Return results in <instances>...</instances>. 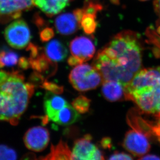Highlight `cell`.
<instances>
[{
	"label": "cell",
	"instance_id": "obj_26",
	"mask_svg": "<svg viewBox=\"0 0 160 160\" xmlns=\"http://www.w3.org/2000/svg\"><path fill=\"white\" fill-rule=\"evenodd\" d=\"M30 80V82L33 84L34 86L41 87L45 79H44L42 74L35 71L33 72V74H31Z\"/></svg>",
	"mask_w": 160,
	"mask_h": 160
},
{
	"label": "cell",
	"instance_id": "obj_34",
	"mask_svg": "<svg viewBox=\"0 0 160 160\" xmlns=\"http://www.w3.org/2000/svg\"><path fill=\"white\" fill-rule=\"evenodd\" d=\"M159 124L157 125H155L153 128V131L156 133V135L158 137L159 141H160V120L159 121Z\"/></svg>",
	"mask_w": 160,
	"mask_h": 160
},
{
	"label": "cell",
	"instance_id": "obj_16",
	"mask_svg": "<svg viewBox=\"0 0 160 160\" xmlns=\"http://www.w3.org/2000/svg\"><path fill=\"white\" fill-rule=\"evenodd\" d=\"M29 61L32 69L41 74H46L48 77L53 75L57 70L55 62L50 60L45 54L38 55L35 58H30Z\"/></svg>",
	"mask_w": 160,
	"mask_h": 160
},
{
	"label": "cell",
	"instance_id": "obj_32",
	"mask_svg": "<svg viewBox=\"0 0 160 160\" xmlns=\"http://www.w3.org/2000/svg\"><path fill=\"white\" fill-rule=\"evenodd\" d=\"M141 160H160V158L155 155L149 154L147 156H142V157L140 158Z\"/></svg>",
	"mask_w": 160,
	"mask_h": 160
},
{
	"label": "cell",
	"instance_id": "obj_28",
	"mask_svg": "<svg viewBox=\"0 0 160 160\" xmlns=\"http://www.w3.org/2000/svg\"><path fill=\"white\" fill-rule=\"evenodd\" d=\"M154 11L157 15L158 19L157 20L158 31L160 34V0H155L153 3Z\"/></svg>",
	"mask_w": 160,
	"mask_h": 160
},
{
	"label": "cell",
	"instance_id": "obj_23",
	"mask_svg": "<svg viewBox=\"0 0 160 160\" xmlns=\"http://www.w3.org/2000/svg\"><path fill=\"white\" fill-rule=\"evenodd\" d=\"M90 100L83 95H80L72 101V107L79 113H84L88 112L90 106Z\"/></svg>",
	"mask_w": 160,
	"mask_h": 160
},
{
	"label": "cell",
	"instance_id": "obj_33",
	"mask_svg": "<svg viewBox=\"0 0 160 160\" xmlns=\"http://www.w3.org/2000/svg\"><path fill=\"white\" fill-rule=\"evenodd\" d=\"M101 145L104 148H108L111 146V141L110 139H108L107 138H104L102 141Z\"/></svg>",
	"mask_w": 160,
	"mask_h": 160
},
{
	"label": "cell",
	"instance_id": "obj_15",
	"mask_svg": "<svg viewBox=\"0 0 160 160\" xmlns=\"http://www.w3.org/2000/svg\"><path fill=\"white\" fill-rule=\"evenodd\" d=\"M102 92L103 97L108 101L116 102L126 99L125 88L120 82L113 80L103 82Z\"/></svg>",
	"mask_w": 160,
	"mask_h": 160
},
{
	"label": "cell",
	"instance_id": "obj_19",
	"mask_svg": "<svg viewBox=\"0 0 160 160\" xmlns=\"http://www.w3.org/2000/svg\"><path fill=\"white\" fill-rule=\"evenodd\" d=\"M42 160H72V152L67 142L61 140L56 146L52 145L51 151Z\"/></svg>",
	"mask_w": 160,
	"mask_h": 160
},
{
	"label": "cell",
	"instance_id": "obj_31",
	"mask_svg": "<svg viewBox=\"0 0 160 160\" xmlns=\"http://www.w3.org/2000/svg\"><path fill=\"white\" fill-rule=\"evenodd\" d=\"M53 36V32H50V30H45L41 34V39L43 42L48 41Z\"/></svg>",
	"mask_w": 160,
	"mask_h": 160
},
{
	"label": "cell",
	"instance_id": "obj_27",
	"mask_svg": "<svg viewBox=\"0 0 160 160\" xmlns=\"http://www.w3.org/2000/svg\"><path fill=\"white\" fill-rule=\"evenodd\" d=\"M109 159L114 160H132L133 158L130 155L126 154L125 153L116 152L114 154H112Z\"/></svg>",
	"mask_w": 160,
	"mask_h": 160
},
{
	"label": "cell",
	"instance_id": "obj_14",
	"mask_svg": "<svg viewBox=\"0 0 160 160\" xmlns=\"http://www.w3.org/2000/svg\"><path fill=\"white\" fill-rule=\"evenodd\" d=\"M68 104L67 101L62 97L52 92H47L44 100V107L49 120L54 122L60 110Z\"/></svg>",
	"mask_w": 160,
	"mask_h": 160
},
{
	"label": "cell",
	"instance_id": "obj_3",
	"mask_svg": "<svg viewBox=\"0 0 160 160\" xmlns=\"http://www.w3.org/2000/svg\"><path fill=\"white\" fill-rule=\"evenodd\" d=\"M92 65L100 72L103 82L116 81L122 83L124 87L130 83L134 75L120 62L115 53L107 46L98 52Z\"/></svg>",
	"mask_w": 160,
	"mask_h": 160
},
{
	"label": "cell",
	"instance_id": "obj_21",
	"mask_svg": "<svg viewBox=\"0 0 160 160\" xmlns=\"http://www.w3.org/2000/svg\"><path fill=\"white\" fill-rule=\"evenodd\" d=\"M83 15L80 20V26L85 33L88 34H92L95 31L97 23L95 19L96 14L86 12L83 11Z\"/></svg>",
	"mask_w": 160,
	"mask_h": 160
},
{
	"label": "cell",
	"instance_id": "obj_7",
	"mask_svg": "<svg viewBox=\"0 0 160 160\" xmlns=\"http://www.w3.org/2000/svg\"><path fill=\"white\" fill-rule=\"evenodd\" d=\"M92 137L86 135L74 142L72 160H99L104 159L101 151L91 142Z\"/></svg>",
	"mask_w": 160,
	"mask_h": 160
},
{
	"label": "cell",
	"instance_id": "obj_6",
	"mask_svg": "<svg viewBox=\"0 0 160 160\" xmlns=\"http://www.w3.org/2000/svg\"><path fill=\"white\" fill-rule=\"evenodd\" d=\"M4 37L11 47L22 49L29 45L31 36L27 23L23 20L17 19L5 29Z\"/></svg>",
	"mask_w": 160,
	"mask_h": 160
},
{
	"label": "cell",
	"instance_id": "obj_24",
	"mask_svg": "<svg viewBox=\"0 0 160 160\" xmlns=\"http://www.w3.org/2000/svg\"><path fill=\"white\" fill-rule=\"evenodd\" d=\"M17 158L14 150L5 145H0V160H15Z\"/></svg>",
	"mask_w": 160,
	"mask_h": 160
},
{
	"label": "cell",
	"instance_id": "obj_35",
	"mask_svg": "<svg viewBox=\"0 0 160 160\" xmlns=\"http://www.w3.org/2000/svg\"><path fill=\"white\" fill-rule=\"evenodd\" d=\"M139 1H148V0H139Z\"/></svg>",
	"mask_w": 160,
	"mask_h": 160
},
{
	"label": "cell",
	"instance_id": "obj_8",
	"mask_svg": "<svg viewBox=\"0 0 160 160\" xmlns=\"http://www.w3.org/2000/svg\"><path fill=\"white\" fill-rule=\"evenodd\" d=\"M159 88H147L132 92L127 100L135 102L143 112L156 115Z\"/></svg>",
	"mask_w": 160,
	"mask_h": 160
},
{
	"label": "cell",
	"instance_id": "obj_4",
	"mask_svg": "<svg viewBox=\"0 0 160 160\" xmlns=\"http://www.w3.org/2000/svg\"><path fill=\"white\" fill-rule=\"evenodd\" d=\"M69 80L72 86L81 92L95 89L103 82L100 72L88 64L76 66L70 72Z\"/></svg>",
	"mask_w": 160,
	"mask_h": 160
},
{
	"label": "cell",
	"instance_id": "obj_22",
	"mask_svg": "<svg viewBox=\"0 0 160 160\" xmlns=\"http://www.w3.org/2000/svg\"><path fill=\"white\" fill-rule=\"evenodd\" d=\"M18 61L17 53L6 49H0V68L15 65Z\"/></svg>",
	"mask_w": 160,
	"mask_h": 160
},
{
	"label": "cell",
	"instance_id": "obj_10",
	"mask_svg": "<svg viewBox=\"0 0 160 160\" xmlns=\"http://www.w3.org/2000/svg\"><path fill=\"white\" fill-rule=\"evenodd\" d=\"M26 147L35 152L42 151L47 147L50 141V135L47 128L35 127L28 130L23 138Z\"/></svg>",
	"mask_w": 160,
	"mask_h": 160
},
{
	"label": "cell",
	"instance_id": "obj_5",
	"mask_svg": "<svg viewBox=\"0 0 160 160\" xmlns=\"http://www.w3.org/2000/svg\"><path fill=\"white\" fill-rule=\"evenodd\" d=\"M125 98L136 91L147 88H160V67L145 68L136 72L125 87Z\"/></svg>",
	"mask_w": 160,
	"mask_h": 160
},
{
	"label": "cell",
	"instance_id": "obj_13",
	"mask_svg": "<svg viewBox=\"0 0 160 160\" xmlns=\"http://www.w3.org/2000/svg\"><path fill=\"white\" fill-rule=\"evenodd\" d=\"M33 5V0H0V18L9 16L17 18Z\"/></svg>",
	"mask_w": 160,
	"mask_h": 160
},
{
	"label": "cell",
	"instance_id": "obj_25",
	"mask_svg": "<svg viewBox=\"0 0 160 160\" xmlns=\"http://www.w3.org/2000/svg\"><path fill=\"white\" fill-rule=\"evenodd\" d=\"M41 87L54 94H61L63 92V87L56 83L45 80Z\"/></svg>",
	"mask_w": 160,
	"mask_h": 160
},
{
	"label": "cell",
	"instance_id": "obj_17",
	"mask_svg": "<svg viewBox=\"0 0 160 160\" xmlns=\"http://www.w3.org/2000/svg\"><path fill=\"white\" fill-rule=\"evenodd\" d=\"M70 0H33V3L48 15L59 14L69 4Z\"/></svg>",
	"mask_w": 160,
	"mask_h": 160
},
{
	"label": "cell",
	"instance_id": "obj_18",
	"mask_svg": "<svg viewBox=\"0 0 160 160\" xmlns=\"http://www.w3.org/2000/svg\"><path fill=\"white\" fill-rule=\"evenodd\" d=\"M45 52L46 56L52 62H61L66 59L68 50L61 41L54 39L45 46Z\"/></svg>",
	"mask_w": 160,
	"mask_h": 160
},
{
	"label": "cell",
	"instance_id": "obj_11",
	"mask_svg": "<svg viewBox=\"0 0 160 160\" xmlns=\"http://www.w3.org/2000/svg\"><path fill=\"white\" fill-rule=\"evenodd\" d=\"M82 15V9H78L73 13H64L58 16L55 20V27L57 32L63 35L74 33L80 26Z\"/></svg>",
	"mask_w": 160,
	"mask_h": 160
},
{
	"label": "cell",
	"instance_id": "obj_9",
	"mask_svg": "<svg viewBox=\"0 0 160 160\" xmlns=\"http://www.w3.org/2000/svg\"><path fill=\"white\" fill-rule=\"evenodd\" d=\"M123 146L134 156L142 157L150 149L148 138L142 132L137 130L128 132L124 136Z\"/></svg>",
	"mask_w": 160,
	"mask_h": 160
},
{
	"label": "cell",
	"instance_id": "obj_1",
	"mask_svg": "<svg viewBox=\"0 0 160 160\" xmlns=\"http://www.w3.org/2000/svg\"><path fill=\"white\" fill-rule=\"evenodd\" d=\"M34 89L33 84L24 82V76L19 72L0 71V121L17 125Z\"/></svg>",
	"mask_w": 160,
	"mask_h": 160
},
{
	"label": "cell",
	"instance_id": "obj_20",
	"mask_svg": "<svg viewBox=\"0 0 160 160\" xmlns=\"http://www.w3.org/2000/svg\"><path fill=\"white\" fill-rule=\"evenodd\" d=\"M79 118L78 112L68 103L60 110L54 122L60 125H71L78 121Z\"/></svg>",
	"mask_w": 160,
	"mask_h": 160
},
{
	"label": "cell",
	"instance_id": "obj_29",
	"mask_svg": "<svg viewBox=\"0 0 160 160\" xmlns=\"http://www.w3.org/2000/svg\"><path fill=\"white\" fill-rule=\"evenodd\" d=\"M18 66L21 69L27 70L30 67L29 59H27L24 57L21 58L18 62Z\"/></svg>",
	"mask_w": 160,
	"mask_h": 160
},
{
	"label": "cell",
	"instance_id": "obj_30",
	"mask_svg": "<svg viewBox=\"0 0 160 160\" xmlns=\"http://www.w3.org/2000/svg\"><path fill=\"white\" fill-rule=\"evenodd\" d=\"M68 63L71 67L77 66V65H80L81 64H82V61L79 59L73 56H71L68 58Z\"/></svg>",
	"mask_w": 160,
	"mask_h": 160
},
{
	"label": "cell",
	"instance_id": "obj_12",
	"mask_svg": "<svg viewBox=\"0 0 160 160\" xmlns=\"http://www.w3.org/2000/svg\"><path fill=\"white\" fill-rule=\"evenodd\" d=\"M70 48L72 55L79 59L82 63L91 60L95 54L93 42L86 36H79L72 39Z\"/></svg>",
	"mask_w": 160,
	"mask_h": 160
},
{
	"label": "cell",
	"instance_id": "obj_2",
	"mask_svg": "<svg viewBox=\"0 0 160 160\" xmlns=\"http://www.w3.org/2000/svg\"><path fill=\"white\" fill-rule=\"evenodd\" d=\"M107 46L130 71L135 74L141 70L142 45L135 32L130 31L120 32L112 38Z\"/></svg>",
	"mask_w": 160,
	"mask_h": 160
}]
</instances>
